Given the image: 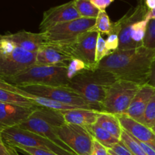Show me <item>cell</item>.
I'll return each instance as SVG.
<instances>
[{"instance_id":"cell-1","label":"cell","mask_w":155,"mask_h":155,"mask_svg":"<svg viewBox=\"0 0 155 155\" xmlns=\"http://www.w3.org/2000/svg\"><path fill=\"white\" fill-rule=\"evenodd\" d=\"M154 61L155 49L141 46L114 51L98 64V68L112 73L117 80L143 86L148 84Z\"/></svg>"},{"instance_id":"cell-2","label":"cell","mask_w":155,"mask_h":155,"mask_svg":"<svg viewBox=\"0 0 155 155\" xmlns=\"http://www.w3.org/2000/svg\"><path fill=\"white\" fill-rule=\"evenodd\" d=\"M117 80V78L112 73L97 68L78 74L67 86L89 102L101 106L107 89Z\"/></svg>"},{"instance_id":"cell-3","label":"cell","mask_w":155,"mask_h":155,"mask_svg":"<svg viewBox=\"0 0 155 155\" xmlns=\"http://www.w3.org/2000/svg\"><path fill=\"white\" fill-rule=\"evenodd\" d=\"M64 123V119L60 110L42 107L35 110L24 122L18 127L47 138L61 148L75 154L54 133V127L62 125Z\"/></svg>"},{"instance_id":"cell-4","label":"cell","mask_w":155,"mask_h":155,"mask_svg":"<svg viewBox=\"0 0 155 155\" xmlns=\"http://www.w3.org/2000/svg\"><path fill=\"white\" fill-rule=\"evenodd\" d=\"M5 80L16 86L29 85L67 86L70 81L67 68L36 64Z\"/></svg>"},{"instance_id":"cell-5","label":"cell","mask_w":155,"mask_h":155,"mask_svg":"<svg viewBox=\"0 0 155 155\" xmlns=\"http://www.w3.org/2000/svg\"><path fill=\"white\" fill-rule=\"evenodd\" d=\"M30 94L50 98L51 100L71 106L82 107L88 110H94L103 112L101 106L93 104L85 99L68 86H42V85H29L18 86Z\"/></svg>"},{"instance_id":"cell-6","label":"cell","mask_w":155,"mask_h":155,"mask_svg":"<svg viewBox=\"0 0 155 155\" xmlns=\"http://www.w3.org/2000/svg\"><path fill=\"white\" fill-rule=\"evenodd\" d=\"M141 86L133 82L117 80L107 89L105 98L101 104L103 112L117 116L124 114Z\"/></svg>"},{"instance_id":"cell-7","label":"cell","mask_w":155,"mask_h":155,"mask_svg":"<svg viewBox=\"0 0 155 155\" xmlns=\"http://www.w3.org/2000/svg\"><path fill=\"white\" fill-rule=\"evenodd\" d=\"M1 136L6 145L14 148L18 146L30 147L47 150L58 155H75L61 148L50 139L18 127H11L4 130Z\"/></svg>"},{"instance_id":"cell-8","label":"cell","mask_w":155,"mask_h":155,"mask_svg":"<svg viewBox=\"0 0 155 155\" xmlns=\"http://www.w3.org/2000/svg\"><path fill=\"white\" fill-rule=\"evenodd\" d=\"M95 20L96 18H80L56 25L42 33L44 40L48 43L73 45L80 35L94 27Z\"/></svg>"},{"instance_id":"cell-9","label":"cell","mask_w":155,"mask_h":155,"mask_svg":"<svg viewBox=\"0 0 155 155\" xmlns=\"http://www.w3.org/2000/svg\"><path fill=\"white\" fill-rule=\"evenodd\" d=\"M54 130L76 155H92L94 138L86 127L64 123L54 127Z\"/></svg>"},{"instance_id":"cell-10","label":"cell","mask_w":155,"mask_h":155,"mask_svg":"<svg viewBox=\"0 0 155 155\" xmlns=\"http://www.w3.org/2000/svg\"><path fill=\"white\" fill-rule=\"evenodd\" d=\"M36 53L27 51L17 46L7 55H0V78L14 77L36 64Z\"/></svg>"},{"instance_id":"cell-11","label":"cell","mask_w":155,"mask_h":155,"mask_svg":"<svg viewBox=\"0 0 155 155\" xmlns=\"http://www.w3.org/2000/svg\"><path fill=\"white\" fill-rule=\"evenodd\" d=\"M73 45H58L45 42L36 52V65L68 68L74 58Z\"/></svg>"},{"instance_id":"cell-12","label":"cell","mask_w":155,"mask_h":155,"mask_svg":"<svg viewBox=\"0 0 155 155\" xmlns=\"http://www.w3.org/2000/svg\"><path fill=\"white\" fill-rule=\"evenodd\" d=\"M80 18L72 0L45 11L39 24V30L41 33H43L54 26Z\"/></svg>"},{"instance_id":"cell-13","label":"cell","mask_w":155,"mask_h":155,"mask_svg":"<svg viewBox=\"0 0 155 155\" xmlns=\"http://www.w3.org/2000/svg\"><path fill=\"white\" fill-rule=\"evenodd\" d=\"M98 34V32L89 30L80 35L72 45L74 58L84 61L92 70L98 68V64L95 61V51Z\"/></svg>"},{"instance_id":"cell-14","label":"cell","mask_w":155,"mask_h":155,"mask_svg":"<svg viewBox=\"0 0 155 155\" xmlns=\"http://www.w3.org/2000/svg\"><path fill=\"white\" fill-rule=\"evenodd\" d=\"M38 108L39 107L28 108L0 102V135L7 129L19 126Z\"/></svg>"},{"instance_id":"cell-15","label":"cell","mask_w":155,"mask_h":155,"mask_svg":"<svg viewBox=\"0 0 155 155\" xmlns=\"http://www.w3.org/2000/svg\"><path fill=\"white\" fill-rule=\"evenodd\" d=\"M123 130L139 142L148 144L155 150V134L151 128L126 114L118 115Z\"/></svg>"},{"instance_id":"cell-16","label":"cell","mask_w":155,"mask_h":155,"mask_svg":"<svg viewBox=\"0 0 155 155\" xmlns=\"http://www.w3.org/2000/svg\"><path fill=\"white\" fill-rule=\"evenodd\" d=\"M154 92V88L148 84L141 86L133 98L128 110L124 114L127 115L138 122H140L147 105L152 98Z\"/></svg>"},{"instance_id":"cell-17","label":"cell","mask_w":155,"mask_h":155,"mask_svg":"<svg viewBox=\"0 0 155 155\" xmlns=\"http://www.w3.org/2000/svg\"><path fill=\"white\" fill-rule=\"evenodd\" d=\"M7 39L16 44L17 46L27 51L36 53L42 45L45 43L42 33H31L25 30L15 33L4 35Z\"/></svg>"},{"instance_id":"cell-18","label":"cell","mask_w":155,"mask_h":155,"mask_svg":"<svg viewBox=\"0 0 155 155\" xmlns=\"http://www.w3.org/2000/svg\"><path fill=\"white\" fill-rule=\"evenodd\" d=\"M60 111L63 115L65 123L75 124L83 127H88L96 124L97 119L101 113L98 110L84 108H75Z\"/></svg>"},{"instance_id":"cell-19","label":"cell","mask_w":155,"mask_h":155,"mask_svg":"<svg viewBox=\"0 0 155 155\" xmlns=\"http://www.w3.org/2000/svg\"><path fill=\"white\" fill-rule=\"evenodd\" d=\"M0 102L14 105L21 106L28 108H37V105L30 100L15 92V86L0 78Z\"/></svg>"},{"instance_id":"cell-20","label":"cell","mask_w":155,"mask_h":155,"mask_svg":"<svg viewBox=\"0 0 155 155\" xmlns=\"http://www.w3.org/2000/svg\"><path fill=\"white\" fill-rule=\"evenodd\" d=\"M96 124L107 130L115 138L120 140L123 128L117 115L106 113V112H101L97 119Z\"/></svg>"},{"instance_id":"cell-21","label":"cell","mask_w":155,"mask_h":155,"mask_svg":"<svg viewBox=\"0 0 155 155\" xmlns=\"http://www.w3.org/2000/svg\"><path fill=\"white\" fill-rule=\"evenodd\" d=\"M86 128L87 129L88 131L89 132V133L92 135V136L95 140L98 141L99 143L104 145L107 149H110V148H112V147L120 142V140L112 136L107 130L103 129L102 127L98 126L97 124L89 126Z\"/></svg>"},{"instance_id":"cell-22","label":"cell","mask_w":155,"mask_h":155,"mask_svg":"<svg viewBox=\"0 0 155 155\" xmlns=\"http://www.w3.org/2000/svg\"><path fill=\"white\" fill-rule=\"evenodd\" d=\"M113 29V23L105 11H100L95 20V24L91 30L92 31L98 32L101 35H110Z\"/></svg>"},{"instance_id":"cell-23","label":"cell","mask_w":155,"mask_h":155,"mask_svg":"<svg viewBox=\"0 0 155 155\" xmlns=\"http://www.w3.org/2000/svg\"><path fill=\"white\" fill-rule=\"evenodd\" d=\"M74 5L81 18H96L100 11L90 0H74Z\"/></svg>"},{"instance_id":"cell-24","label":"cell","mask_w":155,"mask_h":155,"mask_svg":"<svg viewBox=\"0 0 155 155\" xmlns=\"http://www.w3.org/2000/svg\"><path fill=\"white\" fill-rule=\"evenodd\" d=\"M149 21L142 19L135 22L131 27V38L133 42L139 47L143 46V41L146 34Z\"/></svg>"},{"instance_id":"cell-25","label":"cell","mask_w":155,"mask_h":155,"mask_svg":"<svg viewBox=\"0 0 155 155\" xmlns=\"http://www.w3.org/2000/svg\"><path fill=\"white\" fill-rule=\"evenodd\" d=\"M120 141L131 151L133 155H148L142 148V146L139 145L137 139L133 137L124 130H123Z\"/></svg>"},{"instance_id":"cell-26","label":"cell","mask_w":155,"mask_h":155,"mask_svg":"<svg viewBox=\"0 0 155 155\" xmlns=\"http://www.w3.org/2000/svg\"><path fill=\"white\" fill-rule=\"evenodd\" d=\"M67 70H68V77L69 80H71L78 74L84 73L87 71H92V69H91L83 61L78 58H74L68 64Z\"/></svg>"},{"instance_id":"cell-27","label":"cell","mask_w":155,"mask_h":155,"mask_svg":"<svg viewBox=\"0 0 155 155\" xmlns=\"http://www.w3.org/2000/svg\"><path fill=\"white\" fill-rule=\"evenodd\" d=\"M139 123L151 129L155 123V92L148 102L143 117Z\"/></svg>"},{"instance_id":"cell-28","label":"cell","mask_w":155,"mask_h":155,"mask_svg":"<svg viewBox=\"0 0 155 155\" xmlns=\"http://www.w3.org/2000/svg\"><path fill=\"white\" fill-rule=\"evenodd\" d=\"M143 46L149 49H155V19L150 20L148 22Z\"/></svg>"},{"instance_id":"cell-29","label":"cell","mask_w":155,"mask_h":155,"mask_svg":"<svg viewBox=\"0 0 155 155\" xmlns=\"http://www.w3.org/2000/svg\"><path fill=\"white\" fill-rule=\"evenodd\" d=\"M111 54L110 51L106 47L105 39L102 37L101 34H98V40L96 44V51H95V61L96 63L99 64L103 59L107 55Z\"/></svg>"},{"instance_id":"cell-30","label":"cell","mask_w":155,"mask_h":155,"mask_svg":"<svg viewBox=\"0 0 155 155\" xmlns=\"http://www.w3.org/2000/svg\"><path fill=\"white\" fill-rule=\"evenodd\" d=\"M16 44L4 36H0V55H7L15 51Z\"/></svg>"},{"instance_id":"cell-31","label":"cell","mask_w":155,"mask_h":155,"mask_svg":"<svg viewBox=\"0 0 155 155\" xmlns=\"http://www.w3.org/2000/svg\"><path fill=\"white\" fill-rule=\"evenodd\" d=\"M15 148L27 155H58L55 153L45 149H42V148H30V147L24 146H18Z\"/></svg>"},{"instance_id":"cell-32","label":"cell","mask_w":155,"mask_h":155,"mask_svg":"<svg viewBox=\"0 0 155 155\" xmlns=\"http://www.w3.org/2000/svg\"><path fill=\"white\" fill-rule=\"evenodd\" d=\"M106 47L110 52L117 51L119 48V34L113 33L107 36L105 40Z\"/></svg>"},{"instance_id":"cell-33","label":"cell","mask_w":155,"mask_h":155,"mask_svg":"<svg viewBox=\"0 0 155 155\" xmlns=\"http://www.w3.org/2000/svg\"><path fill=\"white\" fill-rule=\"evenodd\" d=\"M92 155H109L108 149L94 139L92 143Z\"/></svg>"},{"instance_id":"cell-34","label":"cell","mask_w":155,"mask_h":155,"mask_svg":"<svg viewBox=\"0 0 155 155\" xmlns=\"http://www.w3.org/2000/svg\"><path fill=\"white\" fill-rule=\"evenodd\" d=\"M110 150H112L115 154L117 155H133L131 151L126 147V145L121 141L119 143L112 147Z\"/></svg>"},{"instance_id":"cell-35","label":"cell","mask_w":155,"mask_h":155,"mask_svg":"<svg viewBox=\"0 0 155 155\" xmlns=\"http://www.w3.org/2000/svg\"><path fill=\"white\" fill-rule=\"evenodd\" d=\"M90 1L99 11H105V9L114 0H90Z\"/></svg>"},{"instance_id":"cell-36","label":"cell","mask_w":155,"mask_h":155,"mask_svg":"<svg viewBox=\"0 0 155 155\" xmlns=\"http://www.w3.org/2000/svg\"><path fill=\"white\" fill-rule=\"evenodd\" d=\"M0 155H12L8 149V147L5 143L1 135H0Z\"/></svg>"},{"instance_id":"cell-37","label":"cell","mask_w":155,"mask_h":155,"mask_svg":"<svg viewBox=\"0 0 155 155\" xmlns=\"http://www.w3.org/2000/svg\"><path fill=\"white\" fill-rule=\"evenodd\" d=\"M148 84L155 89V61L153 62L152 66H151V74H150L149 80H148Z\"/></svg>"},{"instance_id":"cell-38","label":"cell","mask_w":155,"mask_h":155,"mask_svg":"<svg viewBox=\"0 0 155 155\" xmlns=\"http://www.w3.org/2000/svg\"><path fill=\"white\" fill-rule=\"evenodd\" d=\"M138 142H139V145L142 146V148H143L144 151L147 153V154L148 155H155V150L152 148V147H151L150 145H148V144L144 143V142H139V141H138Z\"/></svg>"},{"instance_id":"cell-39","label":"cell","mask_w":155,"mask_h":155,"mask_svg":"<svg viewBox=\"0 0 155 155\" xmlns=\"http://www.w3.org/2000/svg\"><path fill=\"white\" fill-rule=\"evenodd\" d=\"M145 19L148 20V21L155 19V8L148 11L145 16Z\"/></svg>"},{"instance_id":"cell-40","label":"cell","mask_w":155,"mask_h":155,"mask_svg":"<svg viewBox=\"0 0 155 155\" xmlns=\"http://www.w3.org/2000/svg\"><path fill=\"white\" fill-rule=\"evenodd\" d=\"M145 5L148 10L155 8V0H145Z\"/></svg>"},{"instance_id":"cell-41","label":"cell","mask_w":155,"mask_h":155,"mask_svg":"<svg viewBox=\"0 0 155 155\" xmlns=\"http://www.w3.org/2000/svg\"><path fill=\"white\" fill-rule=\"evenodd\" d=\"M8 149H9V151H10L11 154L12 155H19L16 148H14V147L9 146V145H8Z\"/></svg>"},{"instance_id":"cell-42","label":"cell","mask_w":155,"mask_h":155,"mask_svg":"<svg viewBox=\"0 0 155 155\" xmlns=\"http://www.w3.org/2000/svg\"><path fill=\"white\" fill-rule=\"evenodd\" d=\"M138 4H145V0H137Z\"/></svg>"},{"instance_id":"cell-43","label":"cell","mask_w":155,"mask_h":155,"mask_svg":"<svg viewBox=\"0 0 155 155\" xmlns=\"http://www.w3.org/2000/svg\"><path fill=\"white\" fill-rule=\"evenodd\" d=\"M108 151H109V153H110V154H113V155H117V154H115L114 152L113 151H112V150H110V149H108Z\"/></svg>"},{"instance_id":"cell-44","label":"cell","mask_w":155,"mask_h":155,"mask_svg":"<svg viewBox=\"0 0 155 155\" xmlns=\"http://www.w3.org/2000/svg\"><path fill=\"white\" fill-rule=\"evenodd\" d=\"M151 130H152V131L154 132V133L155 134V123H154V125H153V127H151Z\"/></svg>"},{"instance_id":"cell-45","label":"cell","mask_w":155,"mask_h":155,"mask_svg":"<svg viewBox=\"0 0 155 155\" xmlns=\"http://www.w3.org/2000/svg\"><path fill=\"white\" fill-rule=\"evenodd\" d=\"M108 152H109V151H108ZM109 155H113V154H111L110 153H109Z\"/></svg>"}]
</instances>
